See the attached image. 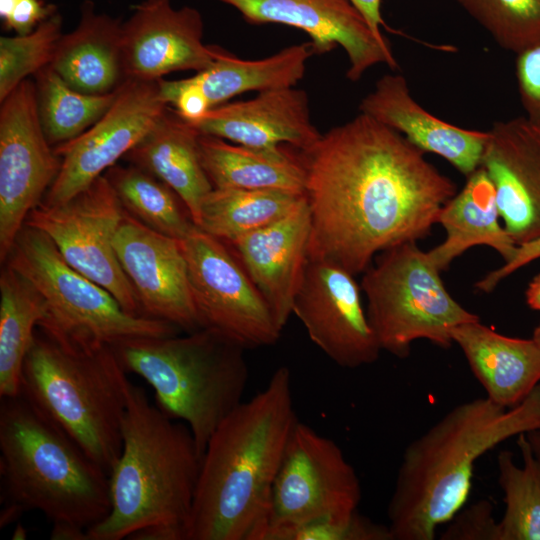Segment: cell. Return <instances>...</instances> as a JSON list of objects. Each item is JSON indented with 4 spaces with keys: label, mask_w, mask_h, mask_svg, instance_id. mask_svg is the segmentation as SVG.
Instances as JSON below:
<instances>
[{
    "label": "cell",
    "mask_w": 540,
    "mask_h": 540,
    "mask_svg": "<svg viewBox=\"0 0 540 540\" xmlns=\"http://www.w3.org/2000/svg\"><path fill=\"white\" fill-rule=\"evenodd\" d=\"M303 154L309 259L353 275L363 273L382 251L425 239L457 193L456 184L424 152L361 112Z\"/></svg>",
    "instance_id": "cell-1"
},
{
    "label": "cell",
    "mask_w": 540,
    "mask_h": 540,
    "mask_svg": "<svg viewBox=\"0 0 540 540\" xmlns=\"http://www.w3.org/2000/svg\"><path fill=\"white\" fill-rule=\"evenodd\" d=\"M297 420L291 373L283 366L209 439L186 540L261 539L271 489Z\"/></svg>",
    "instance_id": "cell-2"
},
{
    "label": "cell",
    "mask_w": 540,
    "mask_h": 540,
    "mask_svg": "<svg viewBox=\"0 0 540 540\" xmlns=\"http://www.w3.org/2000/svg\"><path fill=\"white\" fill-rule=\"evenodd\" d=\"M540 429V384L504 408L479 397L451 408L405 448L391 498L392 540H433L465 505L477 460L513 436Z\"/></svg>",
    "instance_id": "cell-3"
},
{
    "label": "cell",
    "mask_w": 540,
    "mask_h": 540,
    "mask_svg": "<svg viewBox=\"0 0 540 540\" xmlns=\"http://www.w3.org/2000/svg\"><path fill=\"white\" fill-rule=\"evenodd\" d=\"M201 462L189 427L129 380L122 450L109 475L111 509L88 540H186Z\"/></svg>",
    "instance_id": "cell-4"
},
{
    "label": "cell",
    "mask_w": 540,
    "mask_h": 540,
    "mask_svg": "<svg viewBox=\"0 0 540 540\" xmlns=\"http://www.w3.org/2000/svg\"><path fill=\"white\" fill-rule=\"evenodd\" d=\"M0 399V526L30 510L86 531L102 522L109 475L21 392Z\"/></svg>",
    "instance_id": "cell-5"
},
{
    "label": "cell",
    "mask_w": 540,
    "mask_h": 540,
    "mask_svg": "<svg viewBox=\"0 0 540 540\" xmlns=\"http://www.w3.org/2000/svg\"><path fill=\"white\" fill-rule=\"evenodd\" d=\"M128 381L111 346L41 323L20 392L110 475L122 450Z\"/></svg>",
    "instance_id": "cell-6"
},
{
    "label": "cell",
    "mask_w": 540,
    "mask_h": 540,
    "mask_svg": "<svg viewBox=\"0 0 540 540\" xmlns=\"http://www.w3.org/2000/svg\"><path fill=\"white\" fill-rule=\"evenodd\" d=\"M112 348L126 373L152 387L157 407L189 427L201 455L218 426L243 402L246 348L218 331L129 339Z\"/></svg>",
    "instance_id": "cell-7"
},
{
    "label": "cell",
    "mask_w": 540,
    "mask_h": 540,
    "mask_svg": "<svg viewBox=\"0 0 540 540\" xmlns=\"http://www.w3.org/2000/svg\"><path fill=\"white\" fill-rule=\"evenodd\" d=\"M363 272L367 317L381 348L406 358L414 341L449 348L450 331L480 318L447 291L428 252L409 241L382 251Z\"/></svg>",
    "instance_id": "cell-8"
},
{
    "label": "cell",
    "mask_w": 540,
    "mask_h": 540,
    "mask_svg": "<svg viewBox=\"0 0 540 540\" xmlns=\"http://www.w3.org/2000/svg\"><path fill=\"white\" fill-rule=\"evenodd\" d=\"M3 264L25 276L44 297L48 316L41 323L63 332L111 347L182 332L171 323L127 313L109 291L71 267L43 231L28 224Z\"/></svg>",
    "instance_id": "cell-9"
},
{
    "label": "cell",
    "mask_w": 540,
    "mask_h": 540,
    "mask_svg": "<svg viewBox=\"0 0 540 540\" xmlns=\"http://www.w3.org/2000/svg\"><path fill=\"white\" fill-rule=\"evenodd\" d=\"M361 485L341 448L297 420L288 438L260 540L324 517L358 512Z\"/></svg>",
    "instance_id": "cell-10"
},
{
    "label": "cell",
    "mask_w": 540,
    "mask_h": 540,
    "mask_svg": "<svg viewBox=\"0 0 540 540\" xmlns=\"http://www.w3.org/2000/svg\"><path fill=\"white\" fill-rule=\"evenodd\" d=\"M125 210L104 175L71 199L40 204L25 224L43 231L75 270L109 291L129 314L143 316L114 248Z\"/></svg>",
    "instance_id": "cell-11"
},
{
    "label": "cell",
    "mask_w": 540,
    "mask_h": 540,
    "mask_svg": "<svg viewBox=\"0 0 540 540\" xmlns=\"http://www.w3.org/2000/svg\"><path fill=\"white\" fill-rule=\"evenodd\" d=\"M180 244L203 328L246 349L276 343L282 329L230 246L198 227Z\"/></svg>",
    "instance_id": "cell-12"
},
{
    "label": "cell",
    "mask_w": 540,
    "mask_h": 540,
    "mask_svg": "<svg viewBox=\"0 0 540 540\" xmlns=\"http://www.w3.org/2000/svg\"><path fill=\"white\" fill-rule=\"evenodd\" d=\"M61 158L48 142L34 81H22L0 107V261L57 178Z\"/></svg>",
    "instance_id": "cell-13"
},
{
    "label": "cell",
    "mask_w": 540,
    "mask_h": 540,
    "mask_svg": "<svg viewBox=\"0 0 540 540\" xmlns=\"http://www.w3.org/2000/svg\"><path fill=\"white\" fill-rule=\"evenodd\" d=\"M168 107L160 95L159 80L127 79L94 125L54 147L61 168L42 204L63 203L86 189L137 145Z\"/></svg>",
    "instance_id": "cell-14"
},
{
    "label": "cell",
    "mask_w": 540,
    "mask_h": 540,
    "mask_svg": "<svg viewBox=\"0 0 540 540\" xmlns=\"http://www.w3.org/2000/svg\"><path fill=\"white\" fill-rule=\"evenodd\" d=\"M292 314L311 341L340 367L372 364L382 351L362 305L361 286L355 275L336 264L308 260Z\"/></svg>",
    "instance_id": "cell-15"
},
{
    "label": "cell",
    "mask_w": 540,
    "mask_h": 540,
    "mask_svg": "<svg viewBox=\"0 0 540 540\" xmlns=\"http://www.w3.org/2000/svg\"><path fill=\"white\" fill-rule=\"evenodd\" d=\"M114 248L143 316L171 323L185 333L203 328L180 240L148 228L125 212Z\"/></svg>",
    "instance_id": "cell-16"
},
{
    "label": "cell",
    "mask_w": 540,
    "mask_h": 540,
    "mask_svg": "<svg viewBox=\"0 0 540 540\" xmlns=\"http://www.w3.org/2000/svg\"><path fill=\"white\" fill-rule=\"evenodd\" d=\"M237 9L251 24L277 23L306 32L314 53L341 46L349 62L346 76L359 80L371 67L396 59L388 42L379 40L350 0H218Z\"/></svg>",
    "instance_id": "cell-17"
},
{
    "label": "cell",
    "mask_w": 540,
    "mask_h": 540,
    "mask_svg": "<svg viewBox=\"0 0 540 540\" xmlns=\"http://www.w3.org/2000/svg\"><path fill=\"white\" fill-rule=\"evenodd\" d=\"M172 0H143L123 22L126 80L158 81L176 71L208 68L216 46L202 41L204 24L195 8L176 9Z\"/></svg>",
    "instance_id": "cell-18"
},
{
    "label": "cell",
    "mask_w": 540,
    "mask_h": 540,
    "mask_svg": "<svg viewBox=\"0 0 540 540\" xmlns=\"http://www.w3.org/2000/svg\"><path fill=\"white\" fill-rule=\"evenodd\" d=\"M480 167L513 241L520 246L540 238V123L526 115L495 122Z\"/></svg>",
    "instance_id": "cell-19"
},
{
    "label": "cell",
    "mask_w": 540,
    "mask_h": 540,
    "mask_svg": "<svg viewBox=\"0 0 540 540\" xmlns=\"http://www.w3.org/2000/svg\"><path fill=\"white\" fill-rule=\"evenodd\" d=\"M310 234L311 217L305 197L282 219L227 243L282 330L292 314L309 260Z\"/></svg>",
    "instance_id": "cell-20"
},
{
    "label": "cell",
    "mask_w": 540,
    "mask_h": 540,
    "mask_svg": "<svg viewBox=\"0 0 540 540\" xmlns=\"http://www.w3.org/2000/svg\"><path fill=\"white\" fill-rule=\"evenodd\" d=\"M192 125L200 134L253 148L288 144L306 152L322 136L311 120L307 93L294 87L262 91L250 100L223 103Z\"/></svg>",
    "instance_id": "cell-21"
},
{
    "label": "cell",
    "mask_w": 540,
    "mask_h": 540,
    "mask_svg": "<svg viewBox=\"0 0 540 540\" xmlns=\"http://www.w3.org/2000/svg\"><path fill=\"white\" fill-rule=\"evenodd\" d=\"M359 111L400 133L422 152L436 154L466 177L481 164L488 131L458 127L423 108L400 74H386L362 99Z\"/></svg>",
    "instance_id": "cell-22"
},
{
    "label": "cell",
    "mask_w": 540,
    "mask_h": 540,
    "mask_svg": "<svg viewBox=\"0 0 540 540\" xmlns=\"http://www.w3.org/2000/svg\"><path fill=\"white\" fill-rule=\"evenodd\" d=\"M450 336L495 404L513 407L540 384V343L533 337L505 336L480 320L455 326Z\"/></svg>",
    "instance_id": "cell-23"
},
{
    "label": "cell",
    "mask_w": 540,
    "mask_h": 540,
    "mask_svg": "<svg viewBox=\"0 0 540 540\" xmlns=\"http://www.w3.org/2000/svg\"><path fill=\"white\" fill-rule=\"evenodd\" d=\"M123 22L97 13L85 0L77 27L57 42L50 67L73 89L92 95L117 90L125 81Z\"/></svg>",
    "instance_id": "cell-24"
},
{
    "label": "cell",
    "mask_w": 540,
    "mask_h": 540,
    "mask_svg": "<svg viewBox=\"0 0 540 540\" xmlns=\"http://www.w3.org/2000/svg\"><path fill=\"white\" fill-rule=\"evenodd\" d=\"M200 133L168 107L149 133L124 157L170 186L187 206L194 223L213 186L202 166Z\"/></svg>",
    "instance_id": "cell-25"
},
{
    "label": "cell",
    "mask_w": 540,
    "mask_h": 540,
    "mask_svg": "<svg viewBox=\"0 0 540 540\" xmlns=\"http://www.w3.org/2000/svg\"><path fill=\"white\" fill-rule=\"evenodd\" d=\"M501 221L494 186L479 167L467 177L462 190L442 207L437 223L444 228L446 237L428 254L441 272L466 250L477 245L493 248L504 263L508 262L514 257L518 245Z\"/></svg>",
    "instance_id": "cell-26"
},
{
    "label": "cell",
    "mask_w": 540,
    "mask_h": 540,
    "mask_svg": "<svg viewBox=\"0 0 540 540\" xmlns=\"http://www.w3.org/2000/svg\"><path fill=\"white\" fill-rule=\"evenodd\" d=\"M199 152L213 188L305 193L306 164L302 151L292 152L283 145L253 148L200 134Z\"/></svg>",
    "instance_id": "cell-27"
},
{
    "label": "cell",
    "mask_w": 540,
    "mask_h": 540,
    "mask_svg": "<svg viewBox=\"0 0 540 540\" xmlns=\"http://www.w3.org/2000/svg\"><path fill=\"white\" fill-rule=\"evenodd\" d=\"M314 53L311 42L291 45L260 60H243L216 46L215 60L194 78L211 108L248 91L293 87Z\"/></svg>",
    "instance_id": "cell-28"
},
{
    "label": "cell",
    "mask_w": 540,
    "mask_h": 540,
    "mask_svg": "<svg viewBox=\"0 0 540 540\" xmlns=\"http://www.w3.org/2000/svg\"><path fill=\"white\" fill-rule=\"evenodd\" d=\"M48 307L37 288L4 264L0 274V398L19 394L22 368Z\"/></svg>",
    "instance_id": "cell-29"
},
{
    "label": "cell",
    "mask_w": 540,
    "mask_h": 540,
    "mask_svg": "<svg viewBox=\"0 0 540 540\" xmlns=\"http://www.w3.org/2000/svg\"><path fill=\"white\" fill-rule=\"evenodd\" d=\"M305 197L276 189L213 188L202 203L197 227L228 243L282 219Z\"/></svg>",
    "instance_id": "cell-30"
},
{
    "label": "cell",
    "mask_w": 540,
    "mask_h": 540,
    "mask_svg": "<svg viewBox=\"0 0 540 540\" xmlns=\"http://www.w3.org/2000/svg\"><path fill=\"white\" fill-rule=\"evenodd\" d=\"M103 175L125 212L148 228L183 240L197 227L178 194L149 172L128 163L115 164Z\"/></svg>",
    "instance_id": "cell-31"
},
{
    "label": "cell",
    "mask_w": 540,
    "mask_h": 540,
    "mask_svg": "<svg viewBox=\"0 0 540 540\" xmlns=\"http://www.w3.org/2000/svg\"><path fill=\"white\" fill-rule=\"evenodd\" d=\"M522 465L502 450L497 457L498 483L505 511L498 521L497 540H540V464L525 433L517 436Z\"/></svg>",
    "instance_id": "cell-32"
},
{
    "label": "cell",
    "mask_w": 540,
    "mask_h": 540,
    "mask_svg": "<svg viewBox=\"0 0 540 540\" xmlns=\"http://www.w3.org/2000/svg\"><path fill=\"white\" fill-rule=\"evenodd\" d=\"M34 76L40 122L53 147L77 138L94 125L111 107L118 90L103 95L79 92L50 66Z\"/></svg>",
    "instance_id": "cell-33"
},
{
    "label": "cell",
    "mask_w": 540,
    "mask_h": 540,
    "mask_svg": "<svg viewBox=\"0 0 540 540\" xmlns=\"http://www.w3.org/2000/svg\"><path fill=\"white\" fill-rule=\"evenodd\" d=\"M503 49L519 54L540 43V0H457Z\"/></svg>",
    "instance_id": "cell-34"
},
{
    "label": "cell",
    "mask_w": 540,
    "mask_h": 540,
    "mask_svg": "<svg viewBox=\"0 0 540 540\" xmlns=\"http://www.w3.org/2000/svg\"><path fill=\"white\" fill-rule=\"evenodd\" d=\"M56 12L26 35L0 38V102L28 76L48 67L62 33Z\"/></svg>",
    "instance_id": "cell-35"
},
{
    "label": "cell",
    "mask_w": 540,
    "mask_h": 540,
    "mask_svg": "<svg viewBox=\"0 0 540 540\" xmlns=\"http://www.w3.org/2000/svg\"><path fill=\"white\" fill-rule=\"evenodd\" d=\"M268 540H392L387 525L358 512L344 517H324L274 532Z\"/></svg>",
    "instance_id": "cell-36"
},
{
    "label": "cell",
    "mask_w": 540,
    "mask_h": 540,
    "mask_svg": "<svg viewBox=\"0 0 540 540\" xmlns=\"http://www.w3.org/2000/svg\"><path fill=\"white\" fill-rule=\"evenodd\" d=\"M443 532V540H497L498 521L489 500H480L461 509Z\"/></svg>",
    "instance_id": "cell-37"
},
{
    "label": "cell",
    "mask_w": 540,
    "mask_h": 540,
    "mask_svg": "<svg viewBox=\"0 0 540 540\" xmlns=\"http://www.w3.org/2000/svg\"><path fill=\"white\" fill-rule=\"evenodd\" d=\"M160 95L185 121L195 124L211 109L194 76L180 80H159Z\"/></svg>",
    "instance_id": "cell-38"
},
{
    "label": "cell",
    "mask_w": 540,
    "mask_h": 540,
    "mask_svg": "<svg viewBox=\"0 0 540 540\" xmlns=\"http://www.w3.org/2000/svg\"><path fill=\"white\" fill-rule=\"evenodd\" d=\"M516 80L525 115L540 123V43L517 54Z\"/></svg>",
    "instance_id": "cell-39"
},
{
    "label": "cell",
    "mask_w": 540,
    "mask_h": 540,
    "mask_svg": "<svg viewBox=\"0 0 540 540\" xmlns=\"http://www.w3.org/2000/svg\"><path fill=\"white\" fill-rule=\"evenodd\" d=\"M56 12V7L44 0H16L10 13L2 20L3 26L16 35H26Z\"/></svg>",
    "instance_id": "cell-40"
},
{
    "label": "cell",
    "mask_w": 540,
    "mask_h": 540,
    "mask_svg": "<svg viewBox=\"0 0 540 540\" xmlns=\"http://www.w3.org/2000/svg\"><path fill=\"white\" fill-rule=\"evenodd\" d=\"M539 258L540 238L518 246L514 257L510 261L490 271L475 284V287L481 292L490 293L509 275Z\"/></svg>",
    "instance_id": "cell-41"
},
{
    "label": "cell",
    "mask_w": 540,
    "mask_h": 540,
    "mask_svg": "<svg viewBox=\"0 0 540 540\" xmlns=\"http://www.w3.org/2000/svg\"><path fill=\"white\" fill-rule=\"evenodd\" d=\"M353 5L359 10L362 16L367 21L371 30L375 36L383 41L388 42L382 31L381 27L385 26L383 18L380 12L381 0H350Z\"/></svg>",
    "instance_id": "cell-42"
},
{
    "label": "cell",
    "mask_w": 540,
    "mask_h": 540,
    "mask_svg": "<svg viewBox=\"0 0 540 540\" xmlns=\"http://www.w3.org/2000/svg\"><path fill=\"white\" fill-rule=\"evenodd\" d=\"M53 540H88L87 531L70 525H53Z\"/></svg>",
    "instance_id": "cell-43"
},
{
    "label": "cell",
    "mask_w": 540,
    "mask_h": 540,
    "mask_svg": "<svg viewBox=\"0 0 540 540\" xmlns=\"http://www.w3.org/2000/svg\"><path fill=\"white\" fill-rule=\"evenodd\" d=\"M525 297L530 308L540 311V274L536 275L529 283Z\"/></svg>",
    "instance_id": "cell-44"
},
{
    "label": "cell",
    "mask_w": 540,
    "mask_h": 540,
    "mask_svg": "<svg viewBox=\"0 0 540 540\" xmlns=\"http://www.w3.org/2000/svg\"><path fill=\"white\" fill-rule=\"evenodd\" d=\"M531 450L540 464V429H535L525 433Z\"/></svg>",
    "instance_id": "cell-45"
},
{
    "label": "cell",
    "mask_w": 540,
    "mask_h": 540,
    "mask_svg": "<svg viewBox=\"0 0 540 540\" xmlns=\"http://www.w3.org/2000/svg\"><path fill=\"white\" fill-rule=\"evenodd\" d=\"M26 535L27 534L25 528L22 526V524L18 523L12 534V539L22 540L26 538Z\"/></svg>",
    "instance_id": "cell-46"
},
{
    "label": "cell",
    "mask_w": 540,
    "mask_h": 540,
    "mask_svg": "<svg viewBox=\"0 0 540 540\" xmlns=\"http://www.w3.org/2000/svg\"><path fill=\"white\" fill-rule=\"evenodd\" d=\"M532 337L540 343V324L534 329Z\"/></svg>",
    "instance_id": "cell-47"
}]
</instances>
